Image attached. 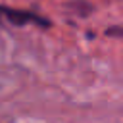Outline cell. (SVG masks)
Masks as SVG:
<instances>
[{
    "label": "cell",
    "instance_id": "obj_1",
    "mask_svg": "<svg viewBox=\"0 0 123 123\" xmlns=\"http://www.w3.org/2000/svg\"><path fill=\"white\" fill-rule=\"evenodd\" d=\"M0 17L6 19L8 23L15 25V27H23V25H38V27H48L50 21L40 17L35 12L29 10H21V8H8V6H0Z\"/></svg>",
    "mask_w": 123,
    "mask_h": 123
}]
</instances>
